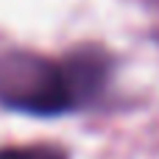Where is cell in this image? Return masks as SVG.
Masks as SVG:
<instances>
[{
    "label": "cell",
    "instance_id": "cell-1",
    "mask_svg": "<svg viewBox=\"0 0 159 159\" xmlns=\"http://www.w3.org/2000/svg\"><path fill=\"white\" fill-rule=\"evenodd\" d=\"M0 103L28 115H61L75 109L64 67L25 50L0 53Z\"/></svg>",
    "mask_w": 159,
    "mask_h": 159
},
{
    "label": "cell",
    "instance_id": "cell-2",
    "mask_svg": "<svg viewBox=\"0 0 159 159\" xmlns=\"http://www.w3.org/2000/svg\"><path fill=\"white\" fill-rule=\"evenodd\" d=\"M61 67H64L70 92L75 98V106L92 101L109 78V56L98 48H81L70 53Z\"/></svg>",
    "mask_w": 159,
    "mask_h": 159
},
{
    "label": "cell",
    "instance_id": "cell-3",
    "mask_svg": "<svg viewBox=\"0 0 159 159\" xmlns=\"http://www.w3.org/2000/svg\"><path fill=\"white\" fill-rule=\"evenodd\" d=\"M0 159H67L56 145H25V148H0Z\"/></svg>",
    "mask_w": 159,
    "mask_h": 159
}]
</instances>
